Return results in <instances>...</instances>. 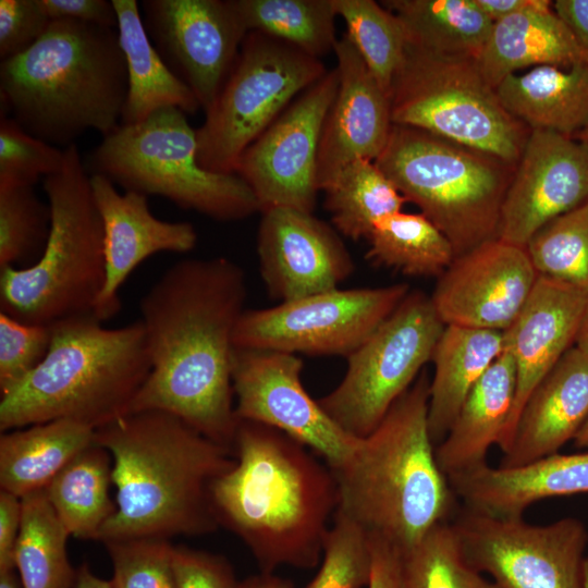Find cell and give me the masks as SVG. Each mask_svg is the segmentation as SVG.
<instances>
[{
  "label": "cell",
  "mask_w": 588,
  "mask_h": 588,
  "mask_svg": "<svg viewBox=\"0 0 588 588\" xmlns=\"http://www.w3.org/2000/svg\"><path fill=\"white\" fill-rule=\"evenodd\" d=\"M246 293L242 267L224 257L183 259L163 272L139 303L151 370L130 413H171L233 451V335Z\"/></svg>",
  "instance_id": "1"
},
{
  "label": "cell",
  "mask_w": 588,
  "mask_h": 588,
  "mask_svg": "<svg viewBox=\"0 0 588 588\" xmlns=\"http://www.w3.org/2000/svg\"><path fill=\"white\" fill-rule=\"evenodd\" d=\"M233 453L211 486L219 527L245 543L264 573L318 565L339 505L331 468L287 434L248 420L238 421Z\"/></svg>",
  "instance_id": "2"
},
{
  "label": "cell",
  "mask_w": 588,
  "mask_h": 588,
  "mask_svg": "<svg viewBox=\"0 0 588 588\" xmlns=\"http://www.w3.org/2000/svg\"><path fill=\"white\" fill-rule=\"evenodd\" d=\"M112 458L115 513L98 540L170 539L219 528L213 481L234 464L231 449L163 411L128 413L96 430Z\"/></svg>",
  "instance_id": "3"
},
{
  "label": "cell",
  "mask_w": 588,
  "mask_h": 588,
  "mask_svg": "<svg viewBox=\"0 0 588 588\" xmlns=\"http://www.w3.org/2000/svg\"><path fill=\"white\" fill-rule=\"evenodd\" d=\"M127 69L117 28L53 20L25 52L1 61L0 97L26 132L66 148L120 124Z\"/></svg>",
  "instance_id": "4"
},
{
  "label": "cell",
  "mask_w": 588,
  "mask_h": 588,
  "mask_svg": "<svg viewBox=\"0 0 588 588\" xmlns=\"http://www.w3.org/2000/svg\"><path fill=\"white\" fill-rule=\"evenodd\" d=\"M430 380L421 372L380 424L331 469L338 512L401 551L450 522L455 493L441 470L428 426Z\"/></svg>",
  "instance_id": "5"
},
{
  "label": "cell",
  "mask_w": 588,
  "mask_h": 588,
  "mask_svg": "<svg viewBox=\"0 0 588 588\" xmlns=\"http://www.w3.org/2000/svg\"><path fill=\"white\" fill-rule=\"evenodd\" d=\"M50 329L42 362L0 396L1 432L57 419L97 430L128 414L151 370L142 321L110 329L87 315Z\"/></svg>",
  "instance_id": "6"
},
{
  "label": "cell",
  "mask_w": 588,
  "mask_h": 588,
  "mask_svg": "<svg viewBox=\"0 0 588 588\" xmlns=\"http://www.w3.org/2000/svg\"><path fill=\"white\" fill-rule=\"evenodd\" d=\"M44 191L51 208L46 247L30 266L0 268V307L21 322L51 327L95 315L106 281L105 231L76 144L64 148Z\"/></svg>",
  "instance_id": "7"
},
{
  "label": "cell",
  "mask_w": 588,
  "mask_h": 588,
  "mask_svg": "<svg viewBox=\"0 0 588 588\" xmlns=\"http://www.w3.org/2000/svg\"><path fill=\"white\" fill-rule=\"evenodd\" d=\"M375 163L445 235L455 257L498 237L502 204L516 166L396 124Z\"/></svg>",
  "instance_id": "8"
},
{
  "label": "cell",
  "mask_w": 588,
  "mask_h": 588,
  "mask_svg": "<svg viewBox=\"0 0 588 588\" xmlns=\"http://www.w3.org/2000/svg\"><path fill=\"white\" fill-rule=\"evenodd\" d=\"M85 166L89 174L106 176L124 191L160 196L217 221H237L260 211L240 175L200 167L196 128L177 108L120 124L88 154Z\"/></svg>",
  "instance_id": "9"
},
{
  "label": "cell",
  "mask_w": 588,
  "mask_h": 588,
  "mask_svg": "<svg viewBox=\"0 0 588 588\" xmlns=\"http://www.w3.org/2000/svg\"><path fill=\"white\" fill-rule=\"evenodd\" d=\"M393 124L460 143L516 166L530 130L501 105L476 59L406 45L390 91Z\"/></svg>",
  "instance_id": "10"
},
{
  "label": "cell",
  "mask_w": 588,
  "mask_h": 588,
  "mask_svg": "<svg viewBox=\"0 0 588 588\" xmlns=\"http://www.w3.org/2000/svg\"><path fill=\"white\" fill-rule=\"evenodd\" d=\"M327 70L321 59L260 32H248L204 123L196 128L204 169L235 173L244 151Z\"/></svg>",
  "instance_id": "11"
},
{
  "label": "cell",
  "mask_w": 588,
  "mask_h": 588,
  "mask_svg": "<svg viewBox=\"0 0 588 588\" xmlns=\"http://www.w3.org/2000/svg\"><path fill=\"white\" fill-rule=\"evenodd\" d=\"M444 329L430 296L408 292L395 310L347 358L341 382L318 400L348 434L368 436L431 360Z\"/></svg>",
  "instance_id": "12"
},
{
  "label": "cell",
  "mask_w": 588,
  "mask_h": 588,
  "mask_svg": "<svg viewBox=\"0 0 588 588\" xmlns=\"http://www.w3.org/2000/svg\"><path fill=\"white\" fill-rule=\"evenodd\" d=\"M406 283L335 289L262 309H245L235 348L347 357L408 294Z\"/></svg>",
  "instance_id": "13"
},
{
  "label": "cell",
  "mask_w": 588,
  "mask_h": 588,
  "mask_svg": "<svg viewBox=\"0 0 588 588\" xmlns=\"http://www.w3.org/2000/svg\"><path fill=\"white\" fill-rule=\"evenodd\" d=\"M451 523L469 563L501 588H583L588 531L575 517L532 525L465 509Z\"/></svg>",
  "instance_id": "14"
},
{
  "label": "cell",
  "mask_w": 588,
  "mask_h": 588,
  "mask_svg": "<svg viewBox=\"0 0 588 588\" xmlns=\"http://www.w3.org/2000/svg\"><path fill=\"white\" fill-rule=\"evenodd\" d=\"M338 86L334 68L299 94L240 158L235 173L250 187L259 212L275 207L314 212L319 139Z\"/></svg>",
  "instance_id": "15"
},
{
  "label": "cell",
  "mask_w": 588,
  "mask_h": 588,
  "mask_svg": "<svg viewBox=\"0 0 588 588\" xmlns=\"http://www.w3.org/2000/svg\"><path fill=\"white\" fill-rule=\"evenodd\" d=\"M303 366L295 354L234 347L235 414L238 420L280 430L336 469L351 456L359 438L344 431L307 393L301 379Z\"/></svg>",
  "instance_id": "16"
},
{
  "label": "cell",
  "mask_w": 588,
  "mask_h": 588,
  "mask_svg": "<svg viewBox=\"0 0 588 588\" xmlns=\"http://www.w3.org/2000/svg\"><path fill=\"white\" fill-rule=\"evenodd\" d=\"M140 7L152 45L206 111L247 34L230 0H144Z\"/></svg>",
  "instance_id": "17"
},
{
  "label": "cell",
  "mask_w": 588,
  "mask_h": 588,
  "mask_svg": "<svg viewBox=\"0 0 588 588\" xmlns=\"http://www.w3.org/2000/svg\"><path fill=\"white\" fill-rule=\"evenodd\" d=\"M537 279L526 247L497 237L456 256L438 278L430 298L444 326L504 331Z\"/></svg>",
  "instance_id": "18"
},
{
  "label": "cell",
  "mask_w": 588,
  "mask_h": 588,
  "mask_svg": "<svg viewBox=\"0 0 588 588\" xmlns=\"http://www.w3.org/2000/svg\"><path fill=\"white\" fill-rule=\"evenodd\" d=\"M588 201V146L532 130L500 213L498 237L523 247L546 224Z\"/></svg>",
  "instance_id": "19"
},
{
  "label": "cell",
  "mask_w": 588,
  "mask_h": 588,
  "mask_svg": "<svg viewBox=\"0 0 588 588\" xmlns=\"http://www.w3.org/2000/svg\"><path fill=\"white\" fill-rule=\"evenodd\" d=\"M257 254L268 294L281 303L339 289L355 264L339 233L313 213L261 212Z\"/></svg>",
  "instance_id": "20"
},
{
  "label": "cell",
  "mask_w": 588,
  "mask_h": 588,
  "mask_svg": "<svg viewBox=\"0 0 588 588\" xmlns=\"http://www.w3.org/2000/svg\"><path fill=\"white\" fill-rule=\"evenodd\" d=\"M339 86L322 125L317 185L322 191L347 164L375 161L392 128L390 100L346 34L334 51Z\"/></svg>",
  "instance_id": "21"
},
{
  "label": "cell",
  "mask_w": 588,
  "mask_h": 588,
  "mask_svg": "<svg viewBox=\"0 0 588 588\" xmlns=\"http://www.w3.org/2000/svg\"><path fill=\"white\" fill-rule=\"evenodd\" d=\"M90 186L105 231L106 281L94 310L102 322L120 311V289L142 261L160 252H191L197 232L189 222L158 219L146 195L120 193L106 176L90 174Z\"/></svg>",
  "instance_id": "22"
},
{
  "label": "cell",
  "mask_w": 588,
  "mask_h": 588,
  "mask_svg": "<svg viewBox=\"0 0 588 588\" xmlns=\"http://www.w3.org/2000/svg\"><path fill=\"white\" fill-rule=\"evenodd\" d=\"M587 296L549 278L539 277L525 306L503 331V350L513 358L516 370L514 405L499 448L504 453L524 404L575 345Z\"/></svg>",
  "instance_id": "23"
},
{
  "label": "cell",
  "mask_w": 588,
  "mask_h": 588,
  "mask_svg": "<svg viewBox=\"0 0 588 588\" xmlns=\"http://www.w3.org/2000/svg\"><path fill=\"white\" fill-rule=\"evenodd\" d=\"M588 418V355L571 347L534 389L517 419L500 467L555 454Z\"/></svg>",
  "instance_id": "24"
},
{
  "label": "cell",
  "mask_w": 588,
  "mask_h": 588,
  "mask_svg": "<svg viewBox=\"0 0 588 588\" xmlns=\"http://www.w3.org/2000/svg\"><path fill=\"white\" fill-rule=\"evenodd\" d=\"M465 509L497 517H523L542 499L588 492V452L555 453L517 467L488 464L448 477Z\"/></svg>",
  "instance_id": "25"
},
{
  "label": "cell",
  "mask_w": 588,
  "mask_h": 588,
  "mask_svg": "<svg viewBox=\"0 0 588 588\" xmlns=\"http://www.w3.org/2000/svg\"><path fill=\"white\" fill-rule=\"evenodd\" d=\"M516 394V370L505 350L473 387L443 440L436 445L437 462L446 477L487 464L499 445Z\"/></svg>",
  "instance_id": "26"
},
{
  "label": "cell",
  "mask_w": 588,
  "mask_h": 588,
  "mask_svg": "<svg viewBox=\"0 0 588 588\" xmlns=\"http://www.w3.org/2000/svg\"><path fill=\"white\" fill-rule=\"evenodd\" d=\"M486 81L497 87L516 71L539 65L569 68L580 63L575 39L552 8L539 4L493 23L477 60Z\"/></svg>",
  "instance_id": "27"
},
{
  "label": "cell",
  "mask_w": 588,
  "mask_h": 588,
  "mask_svg": "<svg viewBox=\"0 0 588 588\" xmlns=\"http://www.w3.org/2000/svg\"><path fill=\"white\" fill-rule=\"evenodd\" d=\"M504 109L530 131L575 137L588 126V66L539 65L505 77L497 87Z\"/></svg>",
  "instance_id": "28"
},
{
  "label": "cell",
  "mask_w": 588,
  "mask_h": 588,
  "mask_svg": "<svg viewBox=\"0 0 588 588\" xmlns=\"http://www.w3.org/2000/svg\"><path fill=\"white\" fill-rule=\"evenodd\" d=\"M503 352V331L444 326L433 350L428 426L434 445L452 427L468 393Z\"/></svg>",
  "instance_id": "29"
},
{
  "label": "cell",
  "mask_w": 588,
  "mask_h": 588,
  "mask_svg": "<svg viewBox=\"0 0 588 588\" xmlns=\"http://www.w3.org/2000/svg\"><path fill=\"white\" fill-rule=\"evenodd\" d=\"M117 12V30L127 69V95L121 124H136L168 107L195 113L200 105L166 64L152 45L136 0H111Z\"/></svg>",
  "instance_id": "30"
},
{
  "label": "cell",
  "mask_w": 588,
  "mask_h": 588,
  "mask_svg": "<svg viewBox=\"0 0 588 588\" xmlns=\"http://www.w3.org/2000/svg\"><path fill=\"white\" fill-rule=\"evenodd\" d=\"M96 430L57 419L0 436V490L23 498L45 489L77 454L95 443Z\"/></svg>",
  "instance_id": "31"
},
{
  "label": "cell",
  "mask_w": 588,
  "mask_h": 588,
  "mask_svg": "<svg viewBox=\"0 0 588 588\" xmlns=\"http://www.w3.org/2000/svg\"><path fill=\"white\" fill-rule=\"evenodd\" d=\"M380 3L400 19L407 44L439 56L478 60L493 26L475 0H385Z\"/></svg>",
  "instance_id": "32"
},
{
  "label": "cell",
  "mask_w": 588,
  "mask_h": 588,
  "mask_svg": "<svg viewBox=\"0 0 588 588\" xmlns=\"http://www.w3.org/2000/svg\"><path fill=\"white\" fill-rule=\"evenodd\" d=\"M112 458L94 443L69 462L47 485L46 495L70 536L98 540L115 513L110 498Z\"/></svg>",
  "instance_id": "33"
},
{
  "label": "cell",
  "mask_w": 588,
  "mask_h": 588,
  "mask_svg": "<svg viewBox=\"0 0 588 588\" xmlns=\"http://www.w3.org/2000/svg\"><path fill=\"white\" fill-rule=\"evenodd\" d=\"M22 520L15 547V569L22 588H75L77 569L69 561V531L45 489L21 498Z\"/></svg>",
  "instance_id": "34"
},
{
  "label": "cell",
  "mask_w": 588,
  "mask_h": 588,
  "mask_svg": "<svg viewBox=\"0 0 588 588\" xmlns=\"http://www.w3.org/2000/svg\"><path fill=\"white\" fill-rule=\"evenodd\" d=\"M367 240V260L408 277L439 278L455 258L450 241L422 213L387 216Z\"/></svg>",
  "instance_id": "35"
},
{
  "label": "cell",
  "mask_w": 588,
  "mask_h": 588,
  "mask_svg": "<svg viewBox=\"0 0 588 588\" xmlns=\"http://www.w3.org/2000/svg\"><path fill=\"white\" fill-rule=\"evenodd\" d=\"M321 192L334 228L354 241L367 238L377 221L408 203L375 161L364 159L343 168Z\"/></svg>",
  "instance_id": "36"
},
{
  "label": "cell",
  "mask_w": 588,
  "mask_h": 588,
  "mask_svg": "<svg viewBox=\"0 0 588 588\" xmlns=\"http://www.w3.org/2000/svg\"><path fill=\"white\" fill-rule=\"evenodd\" d=\"M248 32H260L321 59L334 51L332 0H230Z\"/></svg>",
  "instance_id": "37"
},
{
  "label": "cell",
  "mask_w": 588,
  "mask_h": 588,
  "mask_svg": "<svg viewBox=\"0 0 588 588\" xmlns=\"http://www.w3.org/2000/svg\"><path fill=\"white\" fill-rule=\"evenodd\" d=\"M346 35L369 71L388 94L406 49L407 36L400 19L373 0H332Z\"/></svg>",
  "instance_id": "38"
},
{
  "label": "cell",
  "mask_w": 588,
  "mask_h": 588,
  "mask_svg": "<svg viewBox=\"0 0 588 588\" xmlns=\"http://www.w3.org/2000/svg\"><path fill=\"white\" fill-rule=\"evenodd\" d=\"M401 555L405 588H501L469 563L451 522L433 526Z\"/></svg>",
  "instance_id": "39"
},
{
  "label": "cell",
  "mask_w": 588,
  "mask_h": 588,
  "mask_svg": "<svg viewBox=\"0 0 588 588\" xmlns=\"http://www.w3.org/2000/svg\"><path fill=\"white\" fill-rule=\"evenodd\" d=\"M526 250L539 277L588 297V201L546 224Z\"/></svg>",
  "instance_id": "40"
},
{
  "label": "cell",
  "mask_w": 588,
  "mask_h": 588,
  "mask_svg": "<svg viewBox=\"0 0 588 588\" xmlns=\"http://www.w3.org/2000/svg\"><path fill=\"white\" fill-rule=\"evenodd\" d=\"M50 229V205L38 198L34 186L0 185V268L36 262Z\"/></svg>",
  "instance_id": "41"
},
{
  "label": "cell",
  "mask_w": 588,
  "mask_h": 588,
  "mask_svg": "<svg viewBox=\"0 0 588 588\" xmlns=\"http://www.w3.org/2000/svg\"><path fill=\"white\" fill-rule=\"evenodd\" d=\"M371 550L368 534L340 512L326 536L320 568L305 588L368 586Z\"/></svg>",
  "instance_id": "42"
},
{
  "label": "cell",
  "mask_w": 588,
  "mask_h": 588,
  "mask_svg": "<svg viewBox=\"0 0 588 588\" xmlns=\"http://www.w3.org/2000/svg\"><path fill=\"white\" fill-rule=\"evenodd\" d=\"M102 543L113 566V588H175L173 544L168 539L135 538Z\"/></svg>",
  "instance_id": "43"
},
{
  "label": "cell",
  "mask_w": 588,
  "mask_h": 588,
  "mask_svg": "<svg viewBox=\"0 0 588 588\" xmlns=\"http://www.w3.org/2000/svg\"><path fill=\"white\" fill-rule=\"evenodd\" d=\"M64 162L59 148L26 132L13 118L0 119V185L34 186Z\"/></svg>",
  "instance_id": "44"
},
{
  "label": "cell",
  "mask_w": 588,
  "mask_h": 588,
  "mask_svg": "<svg viewBox=\"0 0 588 588\" xmlns=\"http://www.w3.org/2000/svg\"><path fill=\"white\" fill-rule=\"evenodd\" d=\"M50 342V327L24 323L0 311V396L42 362Z\"/></svg>",
  "instance_id": "45"
},
{
  "label": "cell",
  "mask_w": 588,
  "mask_h": 588,
  "mask_svg": "<svg viewBox=\"0 0 588 588\" xmlns=\"http://www.w3.org/2000/svg\"><path fill=\"white\" fill-rule=\"evenodd\" d=\"M50 22L38 0H1V60L14 58L28 50L45 34Z\"/></svg>",
  "instance_id": "46"
},
{
  "label": "cell",
  "mask_w": 588,
  "mask_h": 588,
  "mask_svg": "<svg viewBox=\"0 0 588 588\" xmlns=\"http://www.w3.org/2000/svg\"><path fill=\"white\" fill-rule=\"evenodd\" d=\"M175 588H237L231 564L222 556L185 546H173Z\"/></svg>",
  "instance_id": "47"
},
{
  "label": "cell",
  "mask_w": 588,
  "mask_h": 588,
  "mask_svg": "<svg viewBox=\"0 0 588 588\" xmlns=\"http://www.w3.org/2000/svg\"><path fill=\"white\" fill-rule=\"evenodd\" d=\"M51 20H72L102 27L117 28L118 17L112 1L107 0H38Z\"/></svg>",
  "instance_id": "48"
},
{
  "label": "cell",
  "mask_w": 588,
  "mask_h": 588,
  "mask_svg": "<svg viewBox=\"0 0 588 588\" xmlns=\"http://www.w3.org/2000/svg\"><path fill=\"white\" fill-rule=\"evenodd\" d=\"M368 536L371 569L367 588H405L401 550L378 536Z\"/></svg>",
  "instance_id": "49"
},
{
  "label": "cell",
  "mask_w": 588,
  "mask_h": 588,
  "mask_svg": "<svg viewBox=\"0 0 588 588\" xmlns=\"http://www.w3.org/2000/svg\"><path fill=\"white\" fill-rule=\"evenodd\" d=\"M21 520V498L0 490V572L15 569V547Z\"/></svg>",
  "instance_id": "50"
},
{
  "label": "cell",
  "mask_w": 588,
  "mask_h": 588,
  "mask_svg": "<svg viewBox=\"0 0 588 588\" xmlns=\"http://www.w3.org/2000/svg\"><path fill=\"white\" fill-rule=\"evenodd\" d=\"M552 8L572 33L580 62L588 66V0H556Z\"/></svg>",
  "instance_id": "51"
},
{
  "label": "cell",
  "mask_w": 588,
  "mask_h": 588,
  "mask_svg": "<svg viewBox=\"0 0 588 588\" xmlns=\"http://www.w3.org/2000/svg\"><path fill=\"white\" fill-rule=\"evenodd\" d=\"M478 8L494 23L539 4L540 0H475Z\"/></svg>",
  "instance_id": "52"
},
{
  "label": "cell",
  "mask_w": 588,
  "mask_h": 588,
  "mask_svg": "<svg viewBox=\"0 0 588 588\" xmlns=\"http://www.w3.org/2000/svg\"><path fill=\"white\" fill-rule=\"evenodd\" d=\"M290 579L282 578L273 573H264L254 575L238 583L237 588H293Z\"/></svg>",
  "instance_id": "53"
},
{
  "label": "cell",
  "mask_w": 588,
  "mask_h": 588,
  "mask_svg": "<svg viewBox=\"0 0 588 588\" xmlns=\"http://www.w3.org/2000/svg\"><path fill=\"white\" fill-rule=\"evenodd\" d=\"M75 588H113L111 580L97 577L86 563L77 568Z\"/></svg>",
  "instance_id": "54"
},
{
  "label": "cell",
  "mask_w": 588,
  "mask_h": 588,
  "mask_svg": "<svg viewBox=\"0 0 588 588\" xmlns=\"http://www.w3.org/2000/svg\"><path fill=\"white\" fill-rule=\"evenodd\" d=\"M575 346L588 355V297L575 340Z\"/></svg>",
  "instance_id": "55"
},
{
  "label": "cell",
  "mask_w": 588,
  "mask_h": 588,
  "mask_svg": "<svg viewBox=\"0 0 588 588\" xmlns=\"http://www.w3.org/2000/svg\"><path fill=\"white\" fill-rule=\"evenodd\" d=\"M0 588H22L16 569L0 572Z\"/></svg>",
  "instance_id": "56"
},
{
  "label": "cell",
  "mask_w": 588,
  "mask_h": 588,
  "mask_svg": "<svg viewBox=\"0 0 588 588\" xmlns=\"http://www.w3.org/2000/svg\"><path fill=\"white\" fill-rule=\"evenodd\" d=\"M573 441L577 448L588 449V418L585 420Z\"/></svg>",
  "instance_id": "57"
},
{
  "label": "cell",
  "mask_w": 588,
  "mask_h": 588,
  "mask_svg": "<svg viewBox=\"0 0 588 588\" xmlns=\"http://www.w3.org/2000/svg\"><path fill=\"white\" fill-rule=\"evenodd\" d=\"M574 138L588 146V126L580 131Z\"/></svg>",
  "instance_id": "58"
},
{
  "label": "cell",
  "mask_w": 588,
  "mask_h": 588,
  "mask_svg": "<svg viewBox=\"0 0 588 588\" xmlns=\"http://www.w3.org/2000/svg\"><path fill=\"white\" fill-rule=\"evenodd\" d=\"M583 588H588V556L585 559V562H584Z\"/></svg>",
  "instance_id": "59"
}]
</instances>
